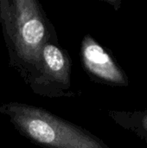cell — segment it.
Listing matches in <instances>:
<instances>
[{
	"label": "cell",
	"mask_w": 147,
	"mask_h": 148,
	"mask_svg": "<svg viewBox=\"0 0 147 148\" xmlns=\"http://www.w3.org/2000/svg\"><path fill=\"white\" fill-rule=\"evenodd\" d=\"M17 132L42 148H108L99 138L51 112L17 101L0 106Z\"/></svg>",
	"instance_id": "7a4b0ae2"
},
{
	"label": "cell",
	"mask_w": 147,
	"mask_h": 148,
	"mask_svg": "<svg viewBox=\"0 0 147 148\" xmlns=\"http://www.w3.org/2000/svg\"><path fill=\"white\" fill-rule=\"evenodd\" d=\"M0 23L9 64L31 88L42 74L44 45L57 37L55 28L36 0H0Z\"/></svg>",
	"instance_id": "6da1fadb"
},
{
	"label": "cell",
	"mask_w": 147,
	"mask_h": 148,
	"mask_svg": "<svg viewBox=\"0 0 147 148\" xmlns=\"http://www.w3.org/2000/svg\"><path fill=\"white\" fill-rule=\"evenodd\" d=\"M42 62L41 76L31 89L36 94L51 98L75 96L70 88L72 61L68 51L59 45L57 37L44 45Z\"/></svg>",
	"instance_id": "3957f363"
},
{
	"label": "cell",
	"mask_w": 147,
	"mask_h": 148,
	"mask_svg": "<svg viewBox=\"0 0 147 148\" xmlns=\"http://www.w3.org/2000/svg\"><path fill=\"white\" fill-rule=\"evenodd\" d=\"M81 59L84 70L96 81L125 86L127 78L112 56L90 35L84 36L81 46Z\"/></svg>",
	"instance_id": "277c9868"
},
{
	"label": "cell",
	"mask_w": 147,
	"mask_h": 148,
	"mask_svg": "<svg viewBox=\"0 0 147 148\" xmlns=\"http://www.w3.org/2000/svg\"><path fill=\"white\" fill-rule=\"evenodd\" d=\"M141 126L147 132V114H146L141 119Z\"/></svg>",
	"instance_id": "5b68a950"
}]
</instances>
